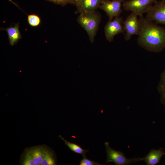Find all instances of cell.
<instances>
[{
  "instance_id": "7",
  "label": "cell",
  "mask_w": 165,
  "mask_h": 165,
  "mask_svg": "<svg viewBox=\"0 0 165 165\" xmlns=\"http://www.w3.org/2000/svg\"><path fill=\"white\" fill-rule=\"evenodd\" d=\"M138 16L132 12L123 22V27L126 31L125 38L127 41L129 40L133 35L139 34L140 25Z\"/></svg>"
},
{
  "instance_id": "11",
  "label": "cell",
  "mask_w": 165,
  "mask_h": 165,
  "mask_svg": "<svg viewBox=\"0 0 165 165\" xmlns=\"http://www.w3.org/2000/svg\"><path fill=\"white\" fill-rule=\"evenodd\" d=\"M46 148L41 145L33 146L29 148V151L35 165H41Z\"/></svg>"
},
{
  "instance_id": "9",
  "label": "cell",
  "mask_w": 165,
  "mask_h": 165,
  "mask_svg": "<svg viewBox=\"0 0 165 165\" xmlns=\"http://www.w3.org/2000/svg\"><path fill=\"white\" fill-rule=\"evenodd\" d=\"M164 155H165V152L162 148L152 149L145 157L140 158V161H144L147 165H155L160 162Z\"/></svg>"
},
{
  "instance_id": "15",
  "label": "cell",
  "mask_w": 165,
  "mask_h": 165,
  "mask_svg": "<svg viewBox=\"0 0 165 165\" xmlns=\"http://www.w3.org/2000/svg\"><path fill=\"white\" fill-rule=\"evenodd\" d=\"M59 137L64 141L65 144L70 150L75 153L82 154L83 156H85L86 153L89 151L88 150L83 149L80 146L77 144L67 141L61 135L59 136Z\"/></svg>"
},
{
  "instance_id": "3",
  "label": "cell",
  "mask_w": 165,
  "mask_h": 165,
  "mask_svg": "<svg viewBox=\"0 0 165 165\" xmlns=\"http://www.w3.org/2000/svg\"><path fill=\"white\" fill-rule=\"evenodd\" d=\"M105 145L107 154L106 161L105 164L113 162L116 165H128L140 161V158H127L121 151H116L111 148L107 142L105 143Z\"/></svg>"
},
{
  "instance_id": "2",
  "label": "cell",
  "mask_w": 165,
  "mask_h": 165,
  "mask_svg": "<svg viewBox=\"0 0 165 165\" xmlns=\"http://www.w3.org/2000/svg\"><path fill=\"white\" fill-rule=\"evenodd\" d=\"M80 13L77 21L86 31L90 42L93 43L100 22V16L95 11Z\"/></svg>"
},
{
  "instance_id": "6",
  "label": "cell",
  "mask_w": 165,
  "mask_h": 165,
  "mask_svg": "<svg viewBox=\"0 0 165 165\" xmlns=\"http://www.w3.org/2000/svg\"><path fill=\"white\" fill-rule=\"evenodd\" d=\"M112 20H109L104 28L106 38L109 42L113 41L116 35L122 33L124 31L122 17H116Z\"/></svg>"
},
{
  "instance_id": "16",
  "label": "cell",
  "mask_w": 165,
  "mask_h": 165,
  "mask_svg": "<svg viewBox=\"0 0 165 165\" xmlns=\"http://www.w3.org/2000/svg\"><path fill=\"white\" fill-rule=\"evenodd\" d=\"M21 160V165H35L31 155L29 148L25 150L22 154Z\"/></svg>"
},
{
  "instance_id": "1",
  "label": "cell",
  "mask_w": 165,
  "mask_h": 165,
  "mask_svg": "<svg viewBox=\"0 0 165 165\" xmlns=\"http://www.w3.org/2000/svg\"><path fill=\"white\" fill-rule=\"evenodd\" d=\"M140 31L138 45L150 52L160 53L165 49V28L159 26L143 16L138 19Z\"/></svg>"
},
{
  "instance_id": "14",
  "label": "cell",
  "mask_w": 165,
  "mask_h": 165,
  "mask_svg": "<svg viewBox=\"0 0 165 165\" xmlns=\"http://www.w3.org/2000/svg\"><path fill=\"white\" fill-rule=\"evenodd\" d=\"M157 89L160 95V102L165 106V68L161 74Z\"/></svg>"
},
{
  "instance_id": "20",
  "label": "cell",
  "mask_w": 165,
  "mask_h": 165,
  "mask_svg": "<svg viewBox=\"0 0 165 165\" xmlns=\"http://www.w3.org/2000/svg\"><path fill=\"white\" fill-rule=\"evenodd\" d=\"M82 0H73L74 4L76 6L78 11L80 9L81 7V2Z\"/></svg>"
},
{
  "instance_id": "12",
  "label": "cell",
  "mask_w": 165,
  "mask_h": 165,
  "mask_svg": "<svg viewBox=\"0 0 165 165\" xmlns=\"http://www.w3.org/2000/svg\"><path fill=\"white\" fill-rule=\"evenodd\" d=\"M102 1V0H82L81 8L78 12L80 13L95 11L99 7Z\"/></svg>"
},
{
  "instance_id": "4",
  "label": "cell",
  "mask_w": 165,
  "mask_h": 165,
  "mask_svg": "<svg viewBox=\"0 0 165 165\" xmlns=\"http://www.w3.org/2000/svg\"><path fill=\"white\" fill-rule=\"evenodd\" d=\"M156 1V0H130L123 1L122 5L125 10L132 11L141 16L147 13Z\"/></svg>"
},
{
  "instance_id": "18",
  "label": "cell",
  "mask_w": 165,
  "mask_h": 165,
  "mask_svg": "<svg viewBox=\"0 0 165 165\" xmlns=\"http://www.w3.org/2000/svg\"><path fill=\"white\" fill-rule=\"evenodd\" d=\"M83 158L80 162V165H101L98 163L89 160L86 158V156H83Z\"/></svg>"
},
{
  "instance_id": "13",
  "label": "cell",
  "mask_w": 165,
  "mask_h": 165,
  "mask_svg": "<svg viewBox=\"0 0 165 165\" xmlns=\"http://www.w3.org/2000/svg\"><path fill=\"white\" fill-rule=\"evenodd\" d=\"M56 158L55 154L52 150L46 148L42 165H55L56 164Z\"/></svg>"
},
{
  "instance_id": "8",
  "label": "cell",
  "mask_w": 165,
  "mask_h": 165,
  "mask_svg": "<svg viewBox=\"0 0 165 165\" xmlns=\"http://www.w3.org/2000/svg\"><path fill=\"white\" fill-rule=\"evenodd\" d=\"M125 0H102L99 8L106 13L109 20H111L114 18L119 16L122 12V3Z\"/></svg>"
},
{
  "instance_id": "19",
  "label": "cell",
  "mask_w": 165,
  "mask_h": 165,
  "mask_svg": "<svg viewBox=\"0 0 165 165\" xmlns=\"http://www.w3.org/2000/svg\"><path fill=\"white\" fill-rule=\"evenodd\" d=\"M55 4L64 6L68 4H74L73 0H46Z\"/></svg>"
},
{
  "instance_id": "17",
  "label": "cell",
  "mask_w": 165,
  "mask_h": 165,
  "mask_svg": "<svg viewBox=\"0 0 165 165\" xmlns=\"http://www.w3.org/2000/svg\"><path fill=\"white\" fill-rule=\"evenodd\" d=\"M27 21L29 25L32 27H37L40 25L41 20L37 14H31L28 15Z\"/></svg>"
},
{
  "instance_id": "5",
  "label": "cell",
  "mask_w": 165,
  "mask_h": 165,
  "mask_svg": "<svg viewBox=\"0 0 165 165\" xmlns=\"http://www.w3.org/2000/svg\"><path fill=\"white\" fill-rule=\"evenodd\" d=\"M146 13L147 20L165 25V0L156 2Z\"/></svg>"
},
{
  "instance_id": "10",
  "label": "cell",
  "mask_w": 165,
  "mask_h": 165,
  "mask_svg": "<svg viewBox=\"0 0 165 165\" xmlns=\"http://www.w3.org/2000/svg\"><path fill=\"white\" fill-rule=\"evenodd\" d=\"M3 30L6 31L9 44L11 46H14L21 38V35L19 30V23L3 29Z\"/></svg>"
}]
</instances>
